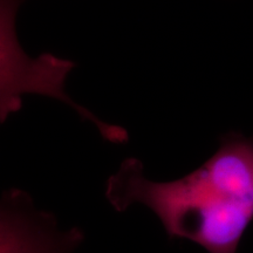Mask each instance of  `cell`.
Instances as JSON below:
<instances>
[{"mask_svg": "<svg viewBox=\"0 0 253 253\" xmlns=\"http://www.w3.org/2000/svg\"><path fill=\"white\" fill-rule=\"evenodd\" d=\"M106 197L118 211L145 205L170 238L237 253L253 220V140L230 132L207 162L171 182L150 181L141 161L126 158L107 181Z\"/></svg>", "mask_w": 253, "mask_h": 253, "instance_id": "cell-1", "label": "cell"}, {"mask_svg": "<svg viewBox=\"0 0 253 253\" xmlns=\"http://www.w3.org/2000/svg\"><path fill=\"white\" fill-rule=\"evenodd\" d=\"M20 0H1L0 9V45H1V84H0V116L5 121L9 114L18 112L24 94H40L55 97L69 104L84 119L96 126L107 141L123 143L128 134L123 128L107 125L90 112L75 103L66 94L63 86L73 63L53 55L36 60L28 58L15 36V13Z\"/></svg>", "mask_w": 253, "mask_h": 253, "instance_id": "cell-2", "label": "cell"}, {"mask_svg": "<svg viewBox=\"0 0 253 253\" xmlns=\"http://www.w3.org/2000/svg\"><path fill=\"white\" fill-rule=\"evenodd\" d=\"M81 239L79 229L59 232L54 217L36 210L25 191L9 190L2 197L0 253H71Z\"/></svg>", "mask_w": 253, "mask_h": 253, "instance_id": "cell-3", "label": "cell"}]
</instances>
